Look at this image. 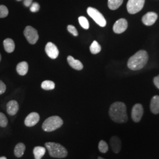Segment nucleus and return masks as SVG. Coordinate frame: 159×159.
I'll use <instances>...</instances> for the list:
<instances>
[{"instance_id":"nucleus-1","label":"nucleus","mask_w":159,"mask_h":159,"mask_svg":"<svg viewBox=\"0 0 159 159\" xmlns=\"http://www.w3.org/2000/svg\"><path fill=\"white\" fill-rule=\"evenodd\" d=\"M109 115L116 123H123L128 120L126 106L123 102H115L112 104L109 109Z\"/></svg>"},{"instance_id":"nucleus-2","label":"nucleus","mask_w":159,"mask_h":159,"mask_svg":"<svg viewBox=\"0 0 159 159\" xmlns=\"http://www.w3.org/2000/svg\"><path fill=\"white\" fill-rule=\"evenodd\" d=\"M148 56L144 50H140L131 57L127 63L128 67L132 70L142 69L148 63Z\"/></svg>"},{"instance_id":"nucleus-3","label":"nucleus","mask_w":159,"mask_h":159,"mask_svg":"<svg viewBox=\"0 0 159 159\" xmlns=\"http://www.w3.org/2000/svg\"><path fill=\"white\" fill-rule=\"evenodd\" d=\"M45 146L52 157L62 159L68 155L67 149L59 143L47 142L45 144Z\"/></svg>"},{"instance_id":"nucleus-4","label":"nucleus","mask_w":159,"mask_h":159,"mask_svg":"<svg viewBox=\"0 0 159 159\" xmlns=\"http://www.w3.org/2000/svg\"><path fill=\"white\" fill-rule=\"evenodd\" d=\"M63 125V120L61 117L54 116L48 117L44 121L42 125L43 130L46 132H51L60 128Z\"/></svg>"},{"instance_id":"nucleus-5","label":"nucleus","mask_w":159,"mask_h":159,"mask_svg":"<svg viewBox=\"0 0 159 159\" xmlns=\"http://www.w3.org/2000/svg\"><path fill=\"white\" fill-rule=\"evenodd\" d=\"M87 13L89 16L93 19L96 23L100 27H104L106 25V20L102 14L97 9L93 7H89L87 8Z\"/></svg>"},{"instance_id":"nucleus-6","label":"nucleus","mask_w":159,"mask_h":159,"mask_svg":"<svg viewBox=\"0 0 159 159\" xmlns=\"http://www.w3.org/2000/svg\"><path fill=\"white\" fill-rule=\"evenodd\" d=\"M145 0H129L127 4V9L129 14H134L142 10Z\"/></svg>"},{"instance_id":"nucleus-7","label":"nucleus","mask_w":159,"mask_h":159,"mask_svg":"<svg viewBox=\"0 0 159 159\" xmlns=\"http://www.w3.org/2000/svg\"><path fill=\"white\" fill-rule=\"evenodd\" d=\"M24 34L26 39L31 44H35L39 40L37 31L31 26H27L24 30Z\"/></svg>"},{"instance_id":"nucleus-8","label":"nucleus","mask_w":159,"mask_h":159,"mask_svg":"<svg viewBox=\"0 0 159 159\" xmlns=\"http://www.w3.org/2000/svg\"><path fill=\"white\" fill-rule=\"evenodd\" d=\"M143 107L142 105L140 104H135L132 108L131 112V117L134 122H139L142 118L143 114Z\"/></svg>"},{"instance_id":"nucleus-9","label":"nucleus","mask_w":159,"mask_h":159,"mask_svg":"<svg viewBox=\"0 0 159 159\" xmlns=\"http://www.w3.org/2000/svg\"><path fill=\"white\" fill-rule=\"evenodd\" d=\"M128 23L125 19L121 18L117 20L113 25L114 32L116 34H121L127 29Z\"/></svg>"},{"instance_id":"nucleus-10","label":"nucleus","mask_w":159,"mask_h":159,"mask_svg":"<svg viewBox=\"0 0 159 159\" xmlns=\"http://www.w3.org/2000/svg\"><path fill=\"white\" fill-rule=\"evenodd\" d=\"M45 51L47 56L52 59H56L59 54V51L57 48V46L51 42H49L47 44Z\"/></svg>"},{"instance_id":"nucleus-11","label":"nucleus","mask_w":159,"mask_h":159,"mask_svg":"<svg viewBox=\"0 0 159 159\" xmlns=\"http://www.w3.org/2000/svg\"><path fill=\"white\" fill-rule=\"evenodd\" d=\"M40 120V115L36 112H33L29 114L26 117L24 124L27 127H33L38 123Z\"/></svg>"},{"instance_id":"nucleus-12","label":"nucleus","mask_w":159,"mask_h":159,"mask_svg":"<svg viewBox=\"0 0 159 159\" xmlns=\"http://www.w3.org/2000/svg\"><path fill=\"white\" fill-rule=\"evenodd\" d=\"M158 16L154 12H148L142 18V22L147 26H151L153 25L156 21Z\"/></svg>"},{"instance_id":"nucleus-13","label":"nucleus","mask_w":159,"mask_h":159,"mask_svg":"<svg viewBox=\"0 0 159 159\" xmlns=\"http://www.w3.org/2000/svg\"><path fill=\"white\" fill-rule=\"evenodd\" d=\"M110 143L114 152L115 153H119L121 148V142L119 137L116 136L112 137L110 139Z\"/></svg>"},{"instance_id":"nucleus-14","label":"nucleus","mask_w":159,"mask_h":159,"mask_svg":"<svg viewBox=\"0 0 159 159\" xmlns=\"http://www.w3.org/2000/svg\"><path fill=\"white\" fill-rule=\"evenodd\" d=\"M19 109V105L16 100L10 101L7 104V111L10 116H14L17 114Z\"/></svg>"},{"instance_id":"nucleus-15","label":"nucleus","mask_w":159,"mask_h":159,"mask_svg":"<svg viewBox=\"0 0 159 159\" xmlns=\"http://www.w3.org/2000/svg\"><path fill=\"white\" fill-rule=\"evenodd\" d=\"M67 61L69 65L75 70H81L83 68V65L81 62L78 60L74 59V58L71 56H69L67 57Z\"/></svg>"},{"instance_id":"nucleus-16","label":"nucleus","mask_w":159,"mask_h":159,"mask_svg":"<svg viewBox=\"0 0 159 159\" xmlns=\"http://www.w3.org/2000/svg\"><path fill=\"white\" fill-rule=\"evenodd\" d=\"M150 110L153 114L159 113V96H154L150 102Z\"/></svg>"},{"instance_id":"nucleus-17","label":"nucleus","mask_w":159,"mask_h":159,"mask_svg":"<svg viewBox=\"0 0 159 159\" xmlns=\"http://www.w3.org/2000/svg\"><path fill=\"white\" fill-rule=\"evenodd\" d=\"M17 73L21 75H24L27 73L29 70V65L28 63L25 61H23L21 63H18L17 65Z\"/></svg>"},{"instance_id":"nucleus-18","label":"nucleus","mask_w":159,"mask_h":159,"mask_svg":"<svg viewBox=\"0 0 159 159\" xmlns=\"http://www.w3.org/2000/svg\"><path fill=\"white\" fill-rule=\"evenodd\" d=\"M3 44H4V49L7 52L11 53L14 51L15 43L14 41L11 39H7L4 40Z\"/></svg>"},{"instance_id":"nucleus-19","label":"nucleus","mask_w":159,"mask_h":159,"mask_svg":"<svg viewBox=\"0 0 159 159\" xmlns=\"http://www.w3.org/2000/svg\"><path fill=\"white\" fill-rule=\"evenodd\" d=\"M25 150V146L23 143H18L14 148V154L17 157H21Z\"/></svg>"},{"instance_id":"nucleus-20","label":"nucleus","mask_w":159,"mask_h":159,"mask_svg":"<svg viewBox=\"0 0 159 159\" xmlns=\"http://www.w3.org/2000/svg\"><path fill=\"white\" fill-rule=\"evenodd\" d=\"M46 149L41 146H36L34 148L33 153L35 159H41L46 153Z\"/></svg>"},{"instance_id":"nucleus-21","label":"nucleus","mask_w":159,"mask_h":159,"mask_svg":"<svg viewBox=\"0 0 159 159\" xmlns=\"http://www.w3.org/2000/svg\"><path fill=\"white\" fill-rule=\"evenodd\" d=\"M123 0H108V8L111 10L118 9L123 4Z\"/></svg>"},{"instance_id":"nucleus-22","label":"nucleus","mask_w":159,"mask_h":159,"mask_svg":"<svg viewBox=\"0 0 159 159\" xmlns=\"http://www.w3.org/2000/svg\"><path fill=\"white\" fill-rule=\"evenodd\" d=\"M41 88L45 90H51L55 88V83L50 80H46L41 84Z\"/></svg>"},{"instance_id":"nucleus-23","label":"nucleus","mask_w":159,"mask_h":159,"mask_svg":"<svg viewBox=\"0 0 159 159\" xmlns=\"http://www.w3.org/2000/svg\"><path fill=\"white\" fill-rule=\"evenodd\" d=\"M101 49H102L101 46H100V44L97 42L96 41H94L90 47V51L93 54H96L97 53L100 52L101 51Z\"/></svg>"},{"instance_id":"nucleus-24","label":"nucleus","mask_w":159,"mask_h":159,"mask_svg":"<svg viewBox=\"0 0 159 159\" xmlns=\"http://www.w3.org/2000/svg\"><path fill=\"white\" fill-rule=\"evenodd\" d=\"M98 149L100 152L102 153H106V152H107L108 146L107 143L104 140H101L98 143Z\"/></svg>"},{"instance_id":"nucleus-25","label":"nucleus","mask_w":159,"mask_h":159,"mask_svg":"<svg viewBox=\"0 0 159 159\" xmlns=\"http://www.w3.org/2000/svg\"><path fill=\"white\" fill-rule=\"evenodd\" d=\"M79 21L80 24L83 29L85 30L89 29V23L85 17L83 16L80 17L79 18Z\"/></svg>"},{"instance_id":"nucleus-26","label":"nucleus","mask_w":159,"mask_h":159,"mask_svg":"<svg viewBox=\"0 0 159 159\" xmlns=\"http://www.w3.org/2000/svg\"><path fill=\"white\" fill-rule=\"evenodd\" d=\"M8 121L6 115L2 113H0V127H6L8 125Z\"/></svg>"},{"instance_id":"nucleus-27","label":"nucleus","mask_w":159,"mask_h":159,"mask_svg":"<svg viewBox=\"0 0 159 159\" xmlns=\"http://www.w3.org/2000/svg\"><path fill=\"white\" fill-rule=\"evenodd\" d=\"M8 15V10L5 6H0V18H5Z\"/></svg>"},{"instance_id":"nucleus-28","label":"nucleus","mask_w":159,"mask_h":159,"mask_svg":"<svg viewBox=\"0 0 159 159\" xmlns=\"http://www.w3.org/2000/svg\"><path fill=\"white\" fill-rule=\"evenodd\" d=\"M67 30H68V31L71 33V34H73L74 36H77L78 35V31L77 30L76 28L73 26V25H69L67 27Z\"/></svg>"},{"instance_id":"nucleus-29","label":"nucleus","mask_w":159,"mask_h":159,"mask_svg":"<svg viewBox=\"0 0 159 159\" xmlns=\"http://www.w3.org/2000/svg\"><path fill=\"white\" fill-rule=\"evenodd\" d=\"M39 10H40V5L37 2H34L30 8L31 11L33 12H37Z\"/></svg>"},{"instance_id":"nucleus-30","label":"nucleus","mask_w":159,"mask_h":159,"mask_svg":"<svg viewBox=\"0 0 159 159\" xmlns=\"http://www.w3.org/2000/svg\"><path fill=\"white\" fill-rule=\"evenodd\" d=\"M6 90V85L2 81L0 80V95L4 93Z\"/></svg>"},{"instance_id":"nucleus-31","label":"nucleus","mask_w":159,"mask_h":159,"mask_svg":"<svg viewBox=\"0 0 159 159\" xmlns=\"http://www.w3.org/2000/svg\"><path fill=\"white\" fill-rule=\"evenodd\" d=\"M153 81L154 85L159 89V75L154 78Z\"/></svg>"},{"instance_id":"nucleus-32","label":"nucleus","mask_w":159,"mask_h":159,"mask_svg":"<svg viewBox=\"0 0 159 159\" xmlns=\"http://www.w3.org/2000/svg\"><path fill=\"white\" fill-rule=\"evenodd\" d=\"M32 1H33V0H24V4L26 7H29V6H31Z\"/></svg>"},{"instance_id":"nucleus-33","label":"nucleus","mask_w":159,"mask_h":159,"mask_svg":"<svg viewBox=\"0 0 159 159\" xmlns=\"http://www.w3.org/2000/svg\"><path fill=\"white\" fill-rule=\"evenodd\" d=\"M0 159H7V157L5 156H2V157H0Z\"/></svg>"},{"instance_id":"nucleus-34","label":"nucleus","mask_w":159,"mask_h":159,"mask_svg":"<svg viewBox=\"0 0 159 159\" xmlns=\"http://www.w3.org/2000/svg\"><path fill=\"white\" fill-rule=\"evenodd\" d=\"M98 159H104V158H102V157H98Z\"/></svg>"},{"instance_id":"nucleus-35","label":"nucleus","mask_w":159,"mask_h":159,"mask_svg":"<svg viewBox=\"0 0 159 159\" xmlns=\"http://www.w3.org/2000/svg\"><path fill=\"white\" fill-rule=\"evenodd\" d=\"M1 60V54H0V61Z\"/></svg>"},{"instance_id":"nucleus-36","label":"nucleus","mask_w":159,"mask_h":159,"mask_svg":"<svg viewBox=\"0 0 159 159\" xmlns=\"http://www.w3.org/2000/svg\"><path fill=\"white\" fill-rule=\"evenodd\" d=\"M17 1H21V0H17Z\"/></svg>"}]
</instances>
